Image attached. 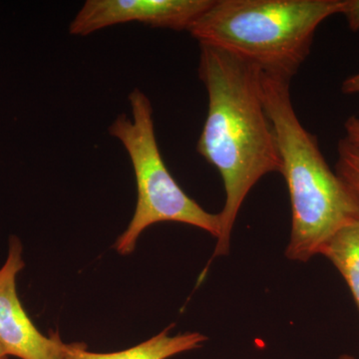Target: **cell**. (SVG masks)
<instances>
[{
	"label": "cell",
	"mask_w": 359,
	"mask_h": 359,
	"mask_svg": "<svg viewBox=\"0 0 359 359\" xmlns=\"http://www.w3.org/2000/svg\"><path fill=\"white\" fill-rule=\"evenodd\" d=\"M341 91L344 94H359V73L347 78L342 83Z\"/></svg>",
	"instance_id": "cell-12"
},
{
	"label": "cell",
	"mask_w": 359,
	"mask_h": 359,
	"mask_svg": "<svg viewBox=\"0 0 359 359\" xmlns=\"http://www.w3.org/2000/svg\"><path fill=\"white\" fill-rule=\"evenodd\" d=\"M20 238H9L8 255L0 269V344L8 356L20 359H62L57 332L45 337L26 313L16 290V278L25 268Z\"/></svg>",
	"instance_id": "cell-6"
},
{
	"label": "cell",
	"mask_w": 359,
	"mask_h": 359,
	"mask_svg": "<svg viewBox=\"0 0 359 359\" xmlns=\"http://www.w3.org/2000/svg\"><path fill=\"white\" fill-rule=\"evenodd\" d=\"M339 359H356L353 358V356L348 355V354H344V355L340 356Z\"/></svg>",
	"instance_id": "cell-14"
},
{
	"label": "cell",
	"mask_w": 359,
	"mask_h": 359,
	"mask_svg": "<svg viewBox=\"0 0 359 359\" xmlns=\"http://www.w3.org/2000/svg\"><path fill=\"white\" fill-rule=\"evenodd\" d=\"M320 255L339 271L359 309V219L337 231Z\"/></svg>",
	"instance_id": "cell-8"
},
{
	"label": "cell",
	"mask_w": 359,
	"mask_h": 359,
	"mask_svg": "<svg viewBox=\"0 0 359 359\" xmlns=\"http://www.w3.org/2000/svg\"><path fill=\"white\" fill-rule=\"evenodd\" d=\"M346 140L356 150L359 151V117L351 116L344 123Z\"/></svg>",
	"instance_id": "cell-11"
},
{
	"label": "cell",
	"mask_w": 359,
	"mask_h": 359,
	"mask_svg": "<svg viewBox=\"0 0 359 359\" xmlns=\"http://www.w3.org/2000/svg\"><path fill=\"white\" fill-rule=\"evenodd\" d=\"M0 359H9L8 354L4 351V346L0 344Z\"/></svg>",
	"instance_id": "cell-13"
},
{
	"label": "cell",
	"mask_w": 359,
	"mask_h": 359,
	"mask_svg": "<svg viewBox=\"0 0 359 359\" xmlns=\"http://www.w3.org/2000/svg\"><path fill=\"white\" fill-rule=\"evenodd\" d=\"M214 0H88L70 23V34L88 36L104 28L140 22L189 32Z\"/></svg>",
	"instance_id": "cell-5"
},
{
	"label": "cell",
	"mask_w": 359,
	"mask_h": 359,
	"mask_svg": "<svg viewBox=\"0 0 359 359\" xmlns=\"http://www.w3.org/2000/svg\"><path fill=\"white\" fill-rule=\"evenodd\" d=\"M341 6L342 0H214L189 32L200 44L292 80L311 53L318 26Z\"/></svg>",
	"instance_id": "cell-3"
},
{
	"label": "cell",
	"mask_w": 359,
	"mask_h": 359,
	"mask_svg": "<svg viewBox=\"0 0 359 359\" xmlns=\"http://www.w3.org/2000/svg\"><path fill=\"white\" fill-rule=\"evenodd\" d=\"M337 152L339 160L335 173L359 198V151L354 149L346 139H341Z\"/></svg>",
	"instance_id": "cell-9"
},
{
	"label": "cell",
	"mask_w": 359,
	"mask_h": 359,
	"mask_svg": "<svg viewBox=\"0 0 359 359\" xmlns=\"http://www.w3.org/2000/svg\"><path fill=\"white\" fill-rule=\"evenodd\" d=\"M131 117L117 116L109 127L111 136L121 142L131 160L137 187L133 218L115 243L119 254L130 255L137 241L152 224L175 222L221 235V215L205 211L189 197L170 173L156 139L153 108L141 90L129 94Z\"/></svg>",
	"instance_id": "cell-4"
},
{
	"label": "cell",
	"mask_w": 359,
	"mask_h": 359,
	"mask_svg": "<svg viewBox=\"0 0 359 359\" xmlns=\"http://www.w3.org/2000/svg\"><path fill=\"white\" fill-rule=\"evenodd\" d=\"M290 88L289 78L261 73L262 99L275 130L292 204L285 257L306 263L337 231L359 219V198L328 166L318 138L302 126Z\"/></svg>",
	"instance_id": "cell-2"
},
{
	"label": "cell",
	"mask_w": 359,
	"mask_h": 359,
	"mask_svg": "<svg viewBox=\"0 0 359 359\" xmlns=\"http://www.w3.org/2000/svg\"><path fill=\"white\" fill-rule=\"evenodd\" d=\"M261 73L231 52L200 44L208 113L197 151L218 170L226 193L214 257L230 252L236 219L252 187L266 175L283 173L275 130L262 99Z\"/></svg>",
	"instance_id": "cell-1"
},
{
	"label": "cell",
	"mask_w": 359,
	"mask_h": 359,
	"mask_svg": "<svg viewBox=\"0 0 359 359\" xmlns=\"http://www.w3.org/2000/svg\"><path fill=\"white\" fill-rule=\"evenodd\" d=\"M170 328L138 346L110 353H92L82 342H61L62 359H168L204 346L208 337L200 332L170 335Z\"/></svg>",
	"instance_id": "cell-7"
},
{
	"label": "cell",
	"mask_w": 359,
	"mask_h": 359,
	"mask_svg": "<svg viewBox=\"0 0 359 359\" xmlns=\"http://www.w3.org/2000/svg\"><path fill=\"white\" fill-rule=\"evenodd\" d=\"M339 14L346 18L351 32H359V0H342Z\"/></svg>",
	"instance_id": "cell-10"
}]
</instances>
